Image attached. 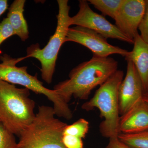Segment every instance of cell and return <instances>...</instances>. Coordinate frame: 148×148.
<instances>
[{
	"instance_id": "6da1fadb",
	"label": "cell",
	"mask_w": 148,
	"mask_h": 148,
	"mask_svg": "<svg viewBox=\"0 0 148 148\" xmlns=\"http://www.w3.org/2000/svg\"><path fill=\"white\" fill-rule=\"evenodd\" d=\"M118 62L111 57L93 55L72 69L69 79L55 85L56 90L67 103L72 96L80 100H87L91 91L101 86L118 70Z\"/></svg>"
},
{
	"instance_id": "7a4b0ae2",
	"label": "cell",
	"mask_w": 148,
	"mask_h": 148,
	"mask_svg": "<svg viewBox=\"0 0 148 148\" xmlns=\"http://www.w3.org/2000/svg\"><path fill=\"white\" fill-rule=\"evenodd\" d=\"M30 90L0 80V122L19 137L34 119L35 102Z\"/></svg>"
},
{
	"instance_id": "3957f363",
	"label": "cell",
	"mask_w": 148,
	"mask_h": 148,
	"mask_svg": "<svg viewBox=\"0 0 148 148\" xmlns=\"http://www.w3.org/2000/svg\"><path fill=\"white\" fill-rule=\"evenodd\" d=\"M123 76V72L118 70L100 86L92 98L82 106L86 111L99 110L103 119L99 126L100 132L103 137L109 139L118 137L120 133L119 90Z\"/></svg>"
},
{
	"instance_id": "277c9868",
	"label": "cell",
	"mask_w": 148,
	"mask_h": 148,
	"mask_svg": "<svg viewBox=\"0 0 148 148\" xmlns=\"http://www.w3.org/2000/svg\"><path fill=\"white\" fill-rule=\"evenodd\" d=\"M54 109L42 106L18 138L17 148H66L62 141L67 123L55 117Z\"/></svg>"
},
{
	"instance_id": "5b68a950",
	"label": "cell",
	"mask_w": 148,
	"mask_h": 148,
	"mask_svg": "<svg viewBox=\"0 0 148 148\" xmlns=\"http://www.w3.org/2000/svg\"><path fill=\"white\" fill-rule=\"evenodd\" d=\"M26 56L14 58L7 54L0 56V80L13 84L22 86L36 94L44 95L53 103L56 115L66 120L73 117L72 111L69 103L56 90L44 86L43 83L38 79V75L29 74L27 67H18L16 64L26 58Z\"/></svg>"
},
{
	"instance_id": "8992f818",
	"label": "cell",
	"mask_w": 148,
	"mask_h": 148,
	"mask_svg": "<svg viewBox=\"0 0 148 148\" xmlns=\"http://www.w3.org/2000/svg\"><path fill=\"white\" fill-rule=\"evenodd\" d=\"M58 13L57 27L46 45L41 49L39 45H32L27 49L26 58L33 57L40 61L42 78L48 84L52 81L56 62L60 49L65 42L68 30L71 26L69 15L71 7L68 0H58Z\"/></svg>"
},
{
	"instance_id": "52a82bcc",
	"label": "cell",
	"mask_w": 148,
	"mask_h": 148,
	"mask_svg": "<svg viewBox=\"0 0 148 148\" xmlns=\"http://www.w3.org/2000/svg\"><path fill=\"white\" fill-rule=\"evenodd\" d=\"M79 10L77 13L71 17V26L75 25L93 30L106 39H116L133 44L134 42L125 36L115 25L112 24L104 16L96 13L90 8L88 1H79Z\"/></svg>"
},
{
	"instance_id": "ba28073f",
	"label": "cell",
	"mask_w": 148,
	"mask_h": 148,
	"mask_svg": "<svg viewBox=\"0 0 148 148\" xmlns=\"http://www.w3.org/2000/svg\"><path fill=\"white\" fill-rule=\"evenodd\" d=\"M67 42L79 44L98 57H108L117 54L125 57L129 53L128 51L110 44L107 39L95 31L80 26L69 28L65 39V42Z\"/></svg>"
},
{
	"instance_id": "9c48e42d",
	"label": "cell",
	"mask_w": 148,
	"mask_h": 148,
	"mask_svg": "<svg viewBox=\"0 0 148 148\" xmlns=\"http://www.w3.org/2000/svg\"><path fill=\"white\" fill-rule=\"evenodd\" d=\"M145 7L146 0H123L114 19L121 33L134 42Z\"/></svg>"
},
{
	"instance_id": "30bf717a",
	"label": "cell",
	"mask_w": 148,
	"mask_h": 148,
	"mask_svg": "<svg viewBox=\"0 0 148 148\" xmlns=\"http://www.w3.org/2000/svg\"><path fill=\"white\" fill-rule=\"evenodd\" d=\"M127 62L126 75L119 90V112L121 116L143 100L144 92L143 83L136 67L132 61Z\"/></svg>"
},
{
	"instance_id": "8fae6325",
	"label": "cell",
	"mask_w": 148,
	"mask_h": 148,
	"mask_svg": "<svg viewBox=\"0 0 148 148\" xmlns=\"http://www.w3.org/2000/svg\"><path fill=\"white\" fill-rule=\"evenodd\" d=\"M148 130V103L142 100L120 118L119 131L125 134Z\"/></svg>"
},
{
	"instance_id": "7c38bea8",
	"label": "cell",
	"mask_w": 148,
	"mask_h": 148,
	"mask_svg": "<svg viewBox=\"0 0 148 148\" xmlns=\"http://www.w3.org/2000/svg\"><path fill=\"white\" fill-rule=\"evenodd\" d=\"M134 47L125 60L132 61L135 65L142 83L144 91L148 85V43L143 40L139 34L134 40Z\"/></svg>"
},
{
	"instance_id": "4fadbf2b",
	"label": "cell",
	"mask_w": 148,
	"mask_h": 148,
	"mask_svg": "<svg viewBox=\"0 0 148 148\" xmlns=\"http://www.w3.org/2000/svg\"><path fill=\"white\" fill-rule=\"evenodd\" d=\"M25 0H15L9 8L7 17L13 29L14 35H17L22 41L29 38V32L27 21L24 16Z\"/></svg>"
},
{
	"instance_id": "5bb4252c",
	"label": "cell",
	"mask_w": 148,
	"mask_h": 148,
	"mask_svg": "<svg viewBox=\"0 0 148 148\" xmlns=\"http://www.w3.org/2000/svg\"><path fill=\"white\" fill-rule=\"evenodd\" d=\"M123 0H89L88 2L105 16L114 19Z\"/></svg>"
},
{
	"instance_id": "9a60e30c",
	"label": "cell",
	"mask_w": 148,
	"mask_h": 148,
	"mask_svg": "<svg viewBox=\"0 0 148 148\" xmlns=\"http://www.w3.org/2000/svg\"><path fill=\"white\" fill-rule=\"evenodd\" d=\"M118 138L132 148H148V130L130 134L120 133Z\"/></svg>"
},
{
	"instance_id": "2e32d148",
	"label": "cell",
	"mask_w": 148,
	"mask_h": 148,
	"mask_svg": "<svg viewBox=\"0 0 148 148\" xmlns=\"http://www.w3.org/2000/svg\"><path fill=\"white\" fill-rule=\"evenodd\" d=\"M89 123L84 119L81 118L71 125H67L64 131V135L75 136L84 139L89 131Z\"/></svg>"
},
{
	"instance_id": "e0dca14e",
	"label": "cell",
	"mask_w": 148,
	"mask_h": 148,
	"mask_svg": "<svg viewBox=\"0 0 148 148\" xmlns=\"http://www.w3.org/2000/svg\"><path fill=\"white\" fill-rule=\"evenodd\" d=\"M0 148H17L14 135L0 122Z\"/></svg>"
},
{
	"instance_id": "ac0fdd59",
	"label": "cell",
	"mask_w": 148,
	"mask_h": 148,
	"mask_svg": "<svg viewBox=\"0 0 148 148\" xmlns=\"http://www.w3.org/2000/svg\"><path fill=\"white\" fill-rule=\"evenodd\" d=\"M14 35L13 29L8 18H5L0 23V46L6 40Z\"/></svg>"
},
{
	"instance_id": "d6986e66",
	"label": "cell",
	"mask_w": 148,
	"mask_h": 148,
	"mask_svg": "<svg viewBox=\"0 0 148 148\" xmlns=\"http://www.w3.org/2000/svg\"><path fill=\"white\" fill-rule=\"evenodd\" d=\"M140 36L143 40L148 43V0H146L145 13L138 28Z\"/></svg>"
},
{
	"instance_id": "ffe728a7",
	"label": "cell",
	"mask_w": 148,
	"mask_h": 148,
	"mask_svg": "<svg viewBox=\"0 0 148 148\" xmlns=\"http://www.w3.org/2000/svg\"><path fill=\"white\" fill-rule=\"evenodd\" d=\"M62 141L66 148H84L82 139L78 137L63 134Z\"/></svg>"
},
{
	"instance_id": "44dd1931",
	"label": "cell",
	"mask_w": 148,
	"mask_h": 148,
	"mask_svg": "<svg viewBox=\"0 0 148 148\" xmlns=\"http://www.w3.org/2000/svg\"><path fill=\"white\" fill-rule=\"evenodd\" d=\"M109 139L110 140L106 148H133L122 142L118 137Z\"/></svg>"
},
{
	"instance_id": "7402d4cb",
	"label": "cell",
	"mask_w": 148,
	"mask_h": 148,
	"mask_svg": "<svg viewBox=\"0 0 148 148\" xmlns=\"http://www.w3.org/2000/svg\"><path fill=\"white\" fill-rule=\"evenodd\" d=\"M8 1L0 0V16L4 13L8 8Z\"/></svg>"
},
{
	"instance_id": "603a6c76",
	"label": "cell",
	"mask_w": 148,
	"mask_h": 148,
	"mask_svg": "<svg viewBox=\"0 0 148 148\" xmlns=\"http://www.w3.org/2000/svg\"><path fill=\"white\" fill-rule=\"evenodd\" d=\"M143 100L148 103V85L143 92Z\"/></svg>"
}]
</instances>
